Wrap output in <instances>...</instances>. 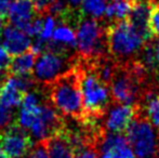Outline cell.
I'll use <instances>...</instances> for the list:
<instances>
[{"label": "cell", "mask_w": 159, "mask_h": 158, "mask_svg": "<svg viewBox=\"0 0 159 158\" xmlns=\"http://www.w3.org/2000/svg\"><path fill=\"white\" fill-rule=\"evenodd\" d=\"M153 4L148 0H133L131 11L127 17L130 24L135 28L145 41H149L153 37L149 29V16Z\"/></svg>", "instance_id": "obj_10"}, {"label": "cell", "mask_w": 159, "mask_h": 158, "mask_svg": "<svg viewBox=\"0 0 159 158\" xmlns=\"http://www.w3.org/2000/svg\"><path fill=\"white\" fill-rule=\"evenodd\" d=\"M68 8H69V6H68V3H67V0H55V1L51 4L50 8H49L48 12L50 13V15H52V16L60 17L68 10Z\"/></svg>", "instance_id": "obj_26"}, {"label": "cell", "mask_w": 159, "mask_h": 158, "mask_svg": "<svg viewBox=\"0 0 159 158\" xmlns=\"http://www.w3.org/2000/svg\"><path fill=\"white\" fill-rule=\"evenodd\" d=\"M79 68L84 118L104 114L111 100L108 86L103 84L90 67L84 68L79 66Z\"/></svg>", "instance_id": "obj_4"}, {"label": "cell", "mask_w": 159, "mask_h": 158, "mask_svg": "<svg viewBox=\"0 0 159 158\" xmlns=\"http://www.w3.org/2000/svg\"><path fill=\"white\" fill-rule=\"evenodd\" d=\"M149 29L153 37H159V4H153L151 16H149Z\"/></svg>", "instance_id": "obj_25"}, {"label": "cell", "mask_w": 159, "mask_h": 158, "mask_svg": "<svg viewBox=\"0 0 159 158\" xmlns=\"http://www.w3.org/2000/svg\"><path fill=\"white\" fill-rule=\"evenodd\" d=\"M32 145L30 134L19 124H9L0 133V147L10 158H23L28 154Z\"/></svg>", "instance_id": "obj_7"}, {"label": "cell", "mask_w": 159, "mask_h": 158, "mask_svg": "<svg viewBox=\"0 0 159 158\" xmlns=\"http://www.w3.org/2000/svg\"><path fill=\"white\" fill-rule=\"evenodd\" d=\"M0 158H10L8 156V155H7V153L4 152L3 150H2L1 147H0Z\"/></svg>", "instance_id": "obj_35"}, {"label": "cell", "mask_w": 159, "mask_h": 158, "mask_svg": "<svg viewBox=\"0 0 159 158\" xmlns=\"http://www.w3.org/2000/svg\"><path fill=\"white\" fill-rule=\"evenodd\" d=\"M36 12L34 10L32 0H12L8 10V17L11 25L22 28L28 24L35 17Z\"/></svg>", "instance_id": "obj_12"}, {"label": "cell", "mask_w": 159, "mask_h": 158, "mask_svg": "<svg viewBox=\"0 0 159 158\" xmlns=\"http://www.w3.org/2000/svg\"><path fill=\"white\" fill-rule=\"evenodd\" d=\"M52 40L63 44L67 48H77V37H76L75 30L66 24L60 23V25L54 29V33L52 35Z\"/></svg>", "instance_id": "obj_18"}, {"label": "cell", "mask_w": 159, "mask_h": 158, "mask_svg": "<svg viewBox=\"0 0 159 158\" xmlns=\"http://www.w3.org/2000/svg\"><path fill=\"white\" fill-rule=\"evenodd\" d=\"M106 6V0H82L80 4V12L82 16L98 20L103 16Z\"/></svg>", "instance_id": "obj_19"}, {"label": "cell", "mask_w": 159, "mask_h": 158, "mask_svg": "<svg viewBox=\"0 0 159 158\" xmlns=\"http://www.w3.org/2000/svg\"><path fill=\"white\" fill-rule=\"evenodd\" d=\"M49 158H74L73 147L64 132V128L55 134L42 140Z\"/></svg>", "instance_id": "obj_13"}, {"label": "cell", "mask_w": 159, "mask_h": 158, "mask_svg": "<svg viewBox=\"0 0 159 158\" xmlns=\"http://www.w3.org/2000/svg\"><path fill=\"white\" fill-rule=\"evenodd\" d=\"M77 49L84 60H95L105 56L108 52L106 28L98 20L81 19L77 25Z\"/></svg>", "instance_id": "obj_3"}, {"label": "cell", "mask_w": 159, "mask_h": 158, "mask_svg": "<svg viewBox=\"0 0 159 158\" xmlns=\"http://www.w3.org/2000/svg\"><path fill=\"white\" fill-rule=\"evenodd\" d=\"M148 1L154 4H159V0H148Z\"/></svg>", "instance_id": "obj_36"}, {"label": "cell", "mask_w": 159, "mask_h": 158, "mask_svg": "<svg viewBox=\"0 0 159 158\" xmlns=\"http://www.w3.org/2000/svg\"><path fill=\"white\" fill-rule=\"evenodd\" d=\"M82 0H67V3L70 8H76V7H79L81 4Z\"/></svg>", "instance_id": "obj_33"}, {"label": "cell", "mask_w": 159, "mask_h": 158, "mask_svg": "<svg viewBox=\"0 0 159 158\" xmlns=\"http://www.w3.org/2000/svg\"><path fill=\"white\" fill-rule=\"evenodd\" d=\"M132 4H133V0L113 1L106 6L104 14L109 20H116V21L126 20L131 11Z\"/></svg>", "instance_id": "obj_16"}, {"label": "cell", "mask_w": 159, "mask_h": 158, "mask_svg": "<svg viewBox=\"0 0 159 158\" xmlns=\"http://www.w3.org/2000/svg\"><path fill=\"white\" fill-rule=\"evenodd\" d=\"M11 62H12V55L1 44L0 46V81H1V79H7L6 77L9 74Z\"/></svg>", "instance_id": "obj_21"}, {"label": "cell", "mask_w": 159, "mask_h": 158, "mask_svg": "<svg viewBox=\"0 0 159 158\" xmlns=\"http://www.w3.org/2000/svg\"><path fill=\"white\" fill-rule=\"evenodd\" d=\"M24 93L19 90L12 80V77H8L2 84L1 92H0V103L9 108L16 107L22 104Z\"/></svg>", "instance_id": "obj_15"}, {"label": "cell", "mask_w": 159, "mask_h": 158, "mask_svg": "<svg viewBox=\"0 0 159 158\" xmlns=\"http://www.w3.org/2000/svg\"><path fill=\"white\" fill-rule=\"evenodd\" d=\"M127 139L136 158H155L158 153V137L155 127L147 118L134 119L127 129Z\"/></svg>", "instance_id": "obj_5"}, {"label": "cell", "mask_w": 159, "mask_h": 158, "mask_svg": "<svg viewBox=\"0 0 159 158\" xmlns=\"http://www.w3.org/2000/svg\"><path fill=\"white\" fill-rule=\"evenodd\" d=\"M34 10H35L36 14L38 15H43L48 12L49 8L51 4L55 1V0H32Z\"/></svg>", "instance_id": "obj_27"}, {"label": "cell", "mask_w": 159, "mask_h": 158, "mask_svg": "<svg viewBox=\"0 0 159 158\" xmlns=\"http://www.w3.org/2000/svg\"><path fill=\"white\" fill-rule=\"evenodd\" d=\"M74 152V158H101L100 154L92 148L91 146H89L88 144L77 147L75 150H73Z\"/></svg>", "instance_id": "obj_24"}, {"label": "cell", "mask_w": 159, "mask_h": 158, "mask_svg": "<svg viewBox=\"0 0 159 158\" xmlns=\"http://www.w3.org/2000/svg\"><path fill=\"white\" fill-rule=\"evenodd\" d=\"M101 158H136L126 135L109 132L100 144Z\"/></svg>", "instance_id": "obj_9"}, {"label": "cell", "mask_w": 159, "mask_h": 158, "mask_svg": "<svg viewBox=\"0 0 159 158\" xmlns=\"http://www.w3.org/2000/svg\"><path fill=\"white\" fill-rule=\"evenodd\" d=\"M142 97L145 101L147 119L155 128L159 129V97L152 90H147Z\"/></svg>", "instance_id": "obj_17"}, {"label": "cell", "mask_w": 159, "mask_h": 158, "mask_svg": "<svg viewBox=\"0 0 159 158\" xmlns=\"http://www.w3.org/2000/svg\"><path fill=\"white\" fill-rule=\"evenodd\" d=\"M114 1H120V0H114Z\"/></svg>", "instance_id": "obj_37"}, {"label": "cell", "mask_w": 159, "mask_h": 158, "mask_svg": "<svg viewBox=\"0 0 159 158\" xmlns=\"http://www.w3.org/2000/svg\"><path fill=\"white\" fill-rule=\"evenodd\" d=\"M2 46L12 56H16L30 50L32 39L22 29L8 25L2 32Z\"/></svg>", "instance_id": "obj_11"}, {"label": "cell", "mask_w": 159, "mask_h": 158, "mask_svg": "<svg viewBox=\"0 0 159 158\" xmlns=\"http://www.w3.org/2000/svg\"><path fill=\"white\" fill-rule=\"evenodd\" d=\"M154 48H155V56H156V62H157V74L159 76V37L156 39V41L154 42Z\"/></svg>", "instance_id": "obj_32"}, {"label": "cell", "mask_w": 159, "mask_h": 158, "mask_svg": "<svg viewBox=\"0 0 159 158\" xmlns=\"http://www.w3.org/2000/svg\"><path fill=\"white\" fill-rule=\"evenodd\" d=\"M38 113H39V105L35 108H32V110L22 107L21 112H20L19 124H21L26 130L30 129V126L33 124V122L35 121L36 117L38 116Z\"/></svg>", "instance_id": "obj_20"}, {"label": "cell", "mask_w": 159, "mask_h": 158, "mask_svg": "<svg viewBox=\"0 0 159 158\" xmlns=\"http://www.w3.org/2000/svg\"><path fill=\"white\" fill-rule=\"evenodd\" d=\"M4 27H6V22H4V17H0V36L2 35Z\"/></svg>", "instance_id": "obj_34"}, {"label": "cell", "mask_w": 159, "mask_h": 158, "mask_svg": "<svg viewBox=\"0 0 159 158\" xmlns=\"http://www.w3.org/2000/svg\"><path fill=\"white\" fill-rule=\"evenodd\" d=\"M108 52L115 59L125 60L140 52L145 40L128 20L115 21L106 27Z\"/></svg>", "instance_id": "obj_2"}, {"label": "cell", "mask_w": 159, "mask_h": 158, "mask_svg": "<svg viewBox=\"0 0 159 158\" xmlns=\"http://www.w3.org/2000/svg\"><path fill=\"white\" fill-rule=\"evenodd\" d=\"M10 2L11 0H0V17H6L8 15Z\"/></svg>", "instance_id": "obj_31"}, {"label": "cell", "mask_w": 159, "mask_h": 158, "mask_svg": "<svg viewBox=\"0 0 159 158\" xmlns=\"http://www.w3.org/2000/svg\"><path fill=\"white\" fill-rule=\"evenodd\" d=\"M22 107L24 108H35L39 105V102H38V97L35 93L33 92H27L24 94L23 101H22Z\"/></svg>", "instance_id": "obj_29"}, {"label": "cell", "mask_w": 159, "mask_h": 158, "mask_svg": "<svg viewBox=\"0 0 159 158\" xmlns=\"http://www.w3.org/2000/svg\"><path fill=\"white\" fill-rule=\"evenodd\" d=\"M50 99L54 107L67 116L84 118V101L80 87V68L76 66L51 82Z\"/></svg>", "instance_id": "obj_1"}, {"label": "cell", "mask_w": 159, "mask_h": 158, "mask_svg": "<svg viewBox=\"0 0 159 158\" xmlns=\"http://www.w3.org/2000/svg\"><path fill=\"white\" fill-rule=\"evenodd\" d=\"M140 112L139 104H118L114 106L108 113V116L105 121L106 129L109 132L122 133L127 131L131 122L136 118Z\"/></svg>", "instance_id": "obj_8"}, {"label": "cell", "mask_w": 159, "mask_h": 158, "mask_svg": "<svg viewBox=\"0 0 159 158\" xmlns=\"http://www.w3.org/2000/svg\"><path fill=\"white\" fill-rule=\"evenodd\" d=\"M30 158H49L47 148L42 141H38L30 154Z\"/></svg>", "instance_id": "obj_30"}, {"label": "cell", "mask_w": 159, "mask_h": 158, "mask_svg": "<svg viewBox=\"0 0 159 158\" xmlns=\"http://www.w3.org/2000/svg\"><path fill=\"white\" fill-rule=\"evenodd\" d=\"M158 97H159V95H158Z\"/></svg>", "instance_id": "obj_39"}, {"label": "cell", "mask_w": 159, "mask_h": 158, "mask_svg": "<svg viewBox=\"0 0 159 158\" xmlns=\"http://www.w3.org/2000/svg\"><path fill=\"white\" fill-rule=\"evenodd\" d=\"M75 61L70 55L46 51L38 55L34 66V76L38 81L51 84L59 77L74 68L71 63Z\"/></svg>", "instance_id": "obj_6"}, {"label": "cell", "mask_w": 159, "mask_h": 158, "mask_svg": "<svg viewBox=\"0 0 159 158\" xmlns=\"http://www.w3.org/2000/svg\"><path fill=\"white\" fill-rule=\"evenodd\" d=\"M0 82H1V81H0Z\"/></svg>", "instance_id": "obj_38"}, {"label": "cell", "mask_w": 159, "mask_h": 158, "mask_svg": "<svg viewBox=\"0 0 159 158\" xmlns=\"http://www.w3.org/2000/svg\"><path fill=\"white\" fill-rule=\"evenodd\" d=\"M42 26H43V19H41V15H38V16L34 17L28 24H26L22 28V30L30 37H35L40 35Z\"/></svg>", "instance_id": "obj_22"}, {"label": "cell", "mask_w": 159, "mask_h": 158, "mask_svg": "<svg viewBox=\"0 0 159 158\" xmlns=\"http://www.w3.org/2000/svg\"><path fill=\"white\" fill-rule=\"evenodd\" d=\"M12 120V111L11 108L2 105L0 103V129L6 128Z\"/></svg>", "instance_id": "obj_28"}, {"label": "cell", "mask_w": 159, "mask_h": 158, "mask_svg": "<svg viewBox=\"0 0 159 158\" xmlns=\"http://www.w3.org/2000/svg\"><path fill=\"white\" fill-rule=\"evenodd\" d=\"M55 22L54 17L52 15H47L46 19L43 20V26H42L41 33H40L39 37L41 39H43L44 41H49V40L52 39V35L54 33L55 29Z\"/></svg>", "instance_id": "obj_23"}, {"label": "cell", "mask_w": 159, "mask_h": 158, "mask_svg": "<svg viewBox=\"0 0 159 158\" xmlns=\"http://www.w3.org/2000/svg\"><path fill=\"white\" fill-rule=\"evenodd\" d=\"M36 56L37 55L34 54L30 50L14 56L9 68V74L15 75V76L30 75L36 63Z\"/></svg>", "instance_id": "obj_14"}]
</instances>
